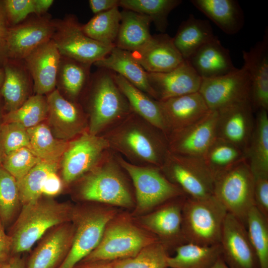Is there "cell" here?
I'll use <instances>...</instances> for the list:
<instances>
[{"label":"cell","mask_w":268,"mask_h":268,"mask_svg":"<svg viewBox=\"0 0 268 268\" xmlns=\"http://www.w3.org/2000/svg\"><path fill=\"white\" fill-rule=\"evenodd\" d=\"M132 164L161 168L169 152L166 135L132 112L101 134Z\"/></svg>","instance_id":"6da1fadb"},{"label":"cell","mask_w":268,"mask_h":268,"mask_svg":"<svg viewBox=\"0 0 268 268\" xmlns=\"http://www.w3.org/2000/svg\"><path fill=\"white\" fill-rule=\"evenodd\" d=\"M74 206L50 198L22 205L10 233L12 255L29 251L51 228L71 221Z\"/></svg>","instance_id":"7a4b0ae2"},{"label":"cell","mask_w":268,"mask_h":268,"mask_svg":"<svg viewBox=\"0 0 268 268\" xmlns=\"http://www.w3.org/2000/svg\"><path fill=\"white\" fill-rule=\"evenodd\" d=\"M124 172L114 152L109 149L94 168L79 179V199L116 207H134L135 201Z\"/></svg>","instance_id":"3957f363"},{"label":"cell","mask_w":268,"mask_h":268,"mask_svg":"<svg viewBox=\"0 0 268 268\" xmlns=\"http://www.w3.org/2000/svg\"><path fill=\"white\" fill-rule=\"evenodd\" d=\"M89 89L88 131L101 135L133 111L114 78V72L99 70L91 74Z\"/></svg>","instance_id":"277c9868"},{"label":"cell","mask_w":268,"mask_h":268,"mask_svg":"<svg viewBox=\"0 0 268 268\" xmlns=\"http://www.w3.org/2000/svg\"><path fill=\"white\" fill-rule=\"evenodd\" d=\"M157 241L160 240L141 227L133 216L118 212L108 223L97 247L82 261L113 262L132 257Z\"/></svg>","instance_id":"5b68a950"},{"label":"cell","mask_w":268,"mask_h":268,"mask_svg":"<svg viewBox=\"0 0 268 268\" xmlns=\"http://www.w3.org/2000/svg\"><path fill=\"white\" fill-rule=\"evenodd\" d=\"M74 206V232L67 257L58 268H73L99 244L108 223L119 212L116 207L95 203Z\"/></svg>","instance_id":"8992f818"},{"label":"cell","mask_w":268,"mask_h":268,"mask_svg":"<svg viewBox=\"0 0 268 268\" xmlns=\"http://www.w3.org/2000/svg\"><path fill=\"white\" fill-rule=\"evenodd\" d=\"M114 154L120 165L130 177L134 189L133 216L143 215L173 199L186 196L180 188L166 177L160 168L134 165L119 154Z\"/></svg>","instance_id":"52a82bcc"},{"label":"cell","mask_w":268,"mask_h":268,"mask_svg":"<svg viewBox=\"0 0 268 268\" xmlns=\"http://www.w3.org/2000/svg\"><path fill=\"white\" fill-rule=\"evenodd\" d=\"M227 213L225 208L213 195L202 199L186 197L182 211L185 241L202 246L220 244Z\"/></svg>","instance_id":"ba28073f"},{"label":"cell","mask_w":268,"mask_h":268,"mask_svg":"<svg viewBox=\"0 0 268 268\" xmlns=\"http://www.w3.org/2000/svg\"><path fill=\"white\" fill-rule=\"evenodd\" d=\"M254 187V175L245 159L214 178L213 195L246 227L248 213L255 206Z\"/></svg>","instance_id":"9c48e42d"},{"label":"cell","mask_w":268,"mask_h":268,"mask_svg":"<svg viewBox=\"0 0 268 268\" xmlns=\"http://www.w3.org/2000/svg\"><path fill=\"white\" fill-rule=\"evenodd\" d=\"M160 168L166 177L187 197L202 199L213 195L214 179L202 157L169 151Z\"/></svg>","instance_id":"30bf717a"},{"label":"cell","mask_w":268,"mask_h":268,"mask_svg":"<svg viewBox=\"0 0 268 268\" xmlns=\"http://www.w3.org/2000/svg\"><path fill=\"white\" fill-rule=\"evenodd\" d=\"M54 21L55 30L51 39L61 56L93 65L106 57L115 47L102 44L88 37L73 14L54 19Z\"/></svg>","instance_id":"8fae6325"},{"label":"cell","mask_w":268,"mask_h":268,"mask_svg":"<svg viewBox=\"0 0 268 268\" xmlns=\"http://www.w3.org/2000/svg\"><path fill=\"white\" fill-rule=\"evenodd\" d=\"M107 140L101 135L85 131L69 141L61 158L63 180L69 184L94 168L109 150Z\"/></svg>","instance_id":"7c38bea8"},{"label":"cell","mask_w":268,"mask_h":268,"mask_svg":"<svg viewBox=\"0 0 268 268\" xmlns=\"http://www.w3.org/2000/svg\"><path fill=\"white\" fill-rule=\"evenodd\" d=\"M251 84L246 67L212 78H201L199 92L210 110L218 111L250 99Z\"/></svg>","instance_id":"4fadbf2b"},{"label":"cell","mask_w":268,"mask_h":268,"mask_svg":"<svg viewBox=\"0 0 268 268\" xmlns=\"http://www.w3.org/2000/svg\"><path fill=\"white\" fill-rule=\"evenodd\" d=\"M55 30L54 19L48 13L33 14L21 22L8 29L5 40L9 56L24 60L37 48L51 40Z\"/></svg>","instance_id":"5bb4252c"},{"label":"cell","mask_w":268,"mask_h":268,"mask_svg":"<svg viewBox=\"0 0 268 268\" xmlns=\"http://www.w3.org/2000/svg\"><path fill=\"white\" fill-rule=\"evenodd\" d=\"M187 196L173 199L154 210L134 218L143 228L156 236L168 249L186 243L182 232V211Z\"/></svg>","instance_id":"9a60e30c"},{"label":"cell","mask_w":268,"mask_h":268,"mask_svg":"<svg viewBox=\"0 0 268 268\" xmlns=\"http://www.w3.org/2000/svg\"><path fill=\"white\" fill-rule=\"evenodd\" d=\"M218 114L210 110L204 117L167 135L169 151L184 155L202 157L216 137Z\"/></svg>","instance_id":"2e32d148"},{"label":"cell","mask_w":268,"mask_h":268,"mask_svg":"<svg viewBox=\"0 0 268 268\" xmlns=\"http://www.w3.org/2000/svg\"><path fill=\"white\" fill-rule=\"evenodd\" d=\"M46 97L48 126L55 137L69 141L88 130L84 113L78 103L67 99L56 88Z\"/></svg>","instance_id":"e0dca14e"},{"label":"cell","mask_w":268,"mask_h":268,"mask_svg":"<svg viewBox=\"0 0 268 268\" xmlns=\"http://www.w3.org/2000/svg\"><path fill=\"white\" fill-rule=\"evenodd\" d=\"M220 244L222 257L230 268H260L246 227L228 212L224 221Z\"/></svg>","instance_id":"ac0fdd59"},{"label":"cell","mask_w":268,"mask_h":268,"mask_svg":"<svg viewBox=\"0 0 268 268\" xmlns=\"http://www.w3.org/2000/svg\"><path fill=\"white\" fill-rule=\"evenodd\" d=\"M216 111V137L237 146L245 152L255 120L250 99L235 103Z\"/></svg>","instance_id":"d6986e66"},{"label":"cell","mask_w":268,"mask_h":268,"mask_svg":"<svg viewBox=\"0 0 268 268\" xmlns=\"http://www.w3.org/2000/svg\"><path fill=\"white\" fill-rule=\"evenodd\" d=\"M73 232L71 221L51 228L39 240L25 268H58L69 251Z\"/></svg>","instance_id":"ffe728a7"},{"label":"cell","mask_w":268,"mask_h":268,"mask_svg":"<svg viewBox=\"0 0 268 268\" xmlns=\"http://www.w3.org/2000/svg\"><path fill=\"white\" fill-rule=\"evenodd\" d=\"M244 66L249 74L250 100L254 111H268V32L249 51H243Z\"/></svg>","instance_id":"44dd1931"},{"label":"cell","mask_w":268,"mask_h":268,"mask_svg":"<svg viewBox=\"0 0 268 268\" xmlns=\"http://www.w3.org/2000/svg\"><path fill=\"white\" fill-rule=\"evenodd\" d=\"M61 58V54L51 39L24 59L33 79L34 94L46 95L56 89Z\"/></svg>","instance_id":"7402d4cb"},{"label":"cell","mask_w":268,"mask_h":268,"mask_svg":"<svg viewBox=\"0 0 268 268\" xmlns=\"http://www.w3.org/2000/svg\"><path fill=\"white\" fill-rule=\"evenodd\" d=\"M147 75L157 100L198 92L201 81V78L187 60L170 71L147 72Z\"/></svg>","instance_id":"603a6c76"},{"label":"cell","mask_w":268,"mask_h":268,"mask_svg":"<svg viewBox=\"0 0 268 268\" xmlns=\"http://www.w3.org/2000/svg\"><path fill=\"white\" fill-rule=\"evenodd\" d=\"M131 53L149 73L170 71L185 61L174 45L173 38L166 34L152 36L144 47Z\"/></svg>","instance_id":"cb8c5ba5"},{"label":"cell","mask_w":268,"mask_h":268,"mask_svg":"<svg viewBox=\"0 0 268 268\" xmlns=\"http://www.w3.org/2000/svg\"><path fill=\"white\" fill-rule=\"evenodd\" d=\"M158 101L167 135L193 124L210 111L199 91Z\"/></svg>","instance_id":"d4e9b609"},{"label":"cell","mask_w":268,"mask_h":268,"mask_svg":"<svg viewBox=\"0 0 268 268\" xmlns=\"http://www.w3.org/2000/svg\"><path fill=\"white\" fill-rule=\"evenodd\" d=\"M187 61L201 78H212L234 71L229 50L215 36L199 49Z\"/></svg>","instance_id":"484cf974"},{"label":"cell","mask_w":268,"mask_h":268,"mask_svg":"<svg viewBox=\"0 0 268 268\" xmlns=\"http://www.w3.org/2000/svg\"><path fill=\"white\" fill-rule=\"evenodd\" d=\"M99 68L110 70L156 99L147 78V72L134 58L131 52L114 47L104 58L93 64Z\"/></svg>","instance_id":"4316f807"},{"label":"cell","mask_w":268,"mask_h":268,"mask_svg":"<svg viewBox=\"0 0 268 268\" xmlns=\"http://www.w3.org/2000/svg\"><path fill=\"white\" fill-rule=\"evenodd\" d=\"M13 60L12 63L4 67L5 78L0 88L9 112L22 106L33 92V79L24 60Z\"/></svg>","instance_id":"83f0119b"},{"label":"cell","mask_w":268,"mask_h":268,"mask_svg":"<svg viewBox=\"0 0 268 268\" xmlns=\"http://www.w3.org/2000/svg\"><path fill=\"white\" fill-rule=\"evenodd\" d=\"M91 65L61 56L56 88L67 99L77 103L89 83Z\"/></svg>","instance_id":"f1b7e54d"},{"label":"cell","mask_w":268,"mask_h":268,"mask_svg":"<svg viewBox=\"0 0 268 268\" xmlns=\"http://www.w3.org/2000/svg\"><path fill=\"white\" fill-rule=\"evenodd\" d=\"M191 2L226 34H236L244 25L243 12L236 0H192Z\"/></svg>","instance_id":"f546056e"},{"label":"cell","mask_w":268,"mask_h":268,"mask_svg":"<svg viewBox=\"0 0 268 268\" xmlns=\"http://www.w3.org/2000/svg\"><path fill=\"white\" fill-rule=\"evenodd\" d=\"M114 78L133 112L163 132L167 136V131L158 101L114 72Z\"/></svg>","instance_id":"4dcf8cb0"},{"label":"cell","mask_w":268,"mask_h":268,"mask_svg":"<svg viewBox=\"0 0 268 268\" xmlns=\"http://www.w3.org/2000/svg\"><path fill=\"white\" fill-rule=\"evenodd\" d=\"M115 47L129 51L139 50L152 39L150 32L151 20L146 16L135 12L124 9Z\"/></svg>","instance_id":"1f68e13d"},{"label":"cell","mask_w":268,"mask_h":268,"mask_svg":"<svg viewBox=\"0 0 268 268\" xmlns=\"http://www.w3.org/2000/svg\"><path fill=\"white\" fill-rule=\"evenodd\" d=\"M215 36L208 20L197 18L191 14L180 25L173 41L183 59L187 60Z\"/></svg>","instance_id":"d6a6232c"},{"label":"cell","mask_w":268,"mask_h":268,"mask_svg":"<svg viewBox=\"0 0 268 268\" xmlns=\"http://www.w3.org/2000/svg\"><path fill=\"white\" fill-rule=\"evenodd\" d=\"M245 154L254 176L268 175V110L256 111L254 130Z\"/></svg>","instance_id":"836d02e7"},{"label":"cell","mask_w":268,"mask_h":268,"mask_svg":"<svg viewBox=\"0 0 268 268\" xmlns=\"http://www.w3.org/2000/svg\"><path fill=\"white\" fill-rule=\"evenodd\" d=\"M175 250V255L167 258L169 268H210L222 256L220 244L202 246L186 242Z\"/></svg>","instance_id":"e575fe53"},{"label":"cell","mask_w":268,"mask_h":268,"mask_svg":"<svg viewBox=\"0 0 268 268\" xmlns=\"http://www.w3.org/2000/svg\"><path fill=\"white\" fill-rule=\"evenodd\" d=\"M28 149L42 161L59 163L69 141L57 138L46 124L41 123L27 129Z\"/></svg>","instance_id":"d590c367"},{"label":"cell","mask_w":268,"mask_h":268,"mask_svg":"<svg viewBox=\"0 0 268 268\" xmlns=\"http://www.w3.org/2000/svg\"><path fill=\"white\" fill-rule=\"evenodd\" d=\"M202 158L213 179L246 159L245 151L237 146L216 137Z\"/></svg>","instance_id":"8d00e7d4"},{"label":"cell","mask_w":268,"mask_h":268,"mask_svg":"<svg viewBox=\"0 0 268 268\" xmlns=\"http://www.w3.org/2000/svg\"><path fill=\"white\" fill-rule=\"evenodd\" d=\"M121 19V13L118 7H116L95 14L81 27L91 39L105 45L115 46Z\"/></svg>","instance_id":"74e56055"},{"label":"cell","mask_w":268,"mask_h":268,"mask_svg":"<svg viewBox=\"0 0 268 268\" xmlns=\"http://www.w3.org/2000/svg\"><path fill=\"white\" fill-rule=\"evenodd\" d=\"M182 2L181 0H120V6L147 17L158 30L164 32L169 13Z\"/></svg>","instance_id":"f35d334b"},{"label":"cell","mask_w":268,"mask_h":268,"mask_svg":"<svg viewBox=\"0 0 268 268\" xmlns=\"http://www.w3.org/2000/svg\"><path fill=\"white\" fill-rule=\"evenodd\" d=\"M21 206L16 180L0 167V219L4 228L14 221Z\"/></svg>","instance_id":"ab89813d"},{"label":"cell","mask_w":268,"mask_h":268,"mask_svg":"<svg viewBox=\"0 0 268 268\" xmlns=\"http://www.w3.org/2000/svg\"><path fill=\"white\" fill-rule=\"evenodd\" d=\"M168 250L157 241L146 246L133 257L112 262L113 268H168Z\"/></svg>","instance_id":"60d3db41"},{"label":"cell","mask_w":268,"mask_h":268,"mask_svg":"<svg viewBox=\"0 0 268 268\" xmlns=\"http://www.w3.org/2000/svg\"><path fill=\"white\" fill-rule=\"evenodd\" d=\"M59 168V163L41 161L17 182L22 205L42 197V188L46 177L50 173L57 172Z\"/></svg>","instance_id":"b9f144b4"},{"label":"cell","mask_w":268,"mask_h":268,"mask_svg":"<svg viewBox=\"0 0 268 268\" xmlns=\"http://www.w3.org/2000/svg\"><path fill=\"white\" fill-rule=\"evenodd\" d=\"M48 115V105L46 95L33 94L19 108L9 112L6 123H18L26 129L34 127L46 120Z\"/></svg>","instance_id":"7bdbcfd3"},{"label":"cell","mask_w":268,"mask_h":268,"mask_svg":"<svg viewBox=\"0 0 268 268\" xmlns=\"http://www.w3.org/2000/svg\"><path fill=\"white\" fill-rule=\"evenodd\" d=\"M246 228L260 268H268V219L254 206L248 213Z\"/></svg>","instance_id":"ee69618b"},{"label":"cell","mask_w":268,"mask_h":268,"mask_svg":"<svg viewBox=\"0 0 268 268\" xmlns=\"http://www.w3.org/2000/svg\"><path fill=\"white\" fill-rule=\"evenodd\" d=\"M41 161L27 147H22L4 156L2 167L18 182Z\"/></svg>","instance_id":"f6af8a7d"},{"label":"cell","mask_w":268,"mask_h":268,"mask_svg":"<svg viewBox=\"0 0 268 268\" xmlns=\"http://www.w3.org/2000/svg\"><path fill=\"white\" fill-rule=\"evenodd\" d=\"M0 144L4 155L22 147L28 148L27 129L18 123H5L0 129Z\"/></svg>","instance_id":"bcb514c9"},{"label":"cell","mask_w":268,"mask_h":268,"mask_svg":"<svg viewBox=\"0 0 268 268\" xmlns=\"http://www.w3.org/2000/svg\"><path fill=\"white\" fill-rule=\"evenodd\" d=\"M4 4L8 21L13 25L35 13V0H6Z\"/></svg>","instance_id":"7dc6e473"},{"label":"cell","mask_w":268,"mask_h":268,"mask_svg":"<svg viewBox=\"0 0 268 268\" xmlns=\"http://www.w3.org/2000/svg\"><path fill=\"white\" fill-rule=\"evenodd\" d=\"M255 207L268 219V175L254 176Z\"/></svg>","instance_id":"c3c4849f"},{"label":"cell","mask_w":268,"mask_h":268,"mask_svg":"<svg viewBox=\"0 0 268 268\" xmlns=\"http://www.w3.org/2000/svg\"><path fill=\"white\" fill-rule=\"evenodd\" d=\"M4 227L0 219V268L6 264L12 256V240L6 234Z\"/></svg>","instance_id":"681fc988"},{"label":"cell","mask_w":268,"mask_h":268,"mask_svg":"<svg viewBox=\"0 0 268 268\" xmlns=\"http://www.w3.org/2000/svg\"><path fill=\"white\" fill-rule=\"evenodd\" d=\"M57 172L50 173L46 177L42 188V194L51 197L59 194L62 190L63 184Z\"/></svg>","instance_id":"f907efd6"},{"label":"cell","mask_w":268,"mask_h":268,"mask_svg":"<svg viewBox=\"0 0 268 268\" xmlns=\"http://www.w3.org/2000/svg\"><path fill=\"white\" fill-rule=\"evenodd\" d=\"M88 2L95 15L120 6V0H89Z\"/></svg>","instance_id":"816d5d0a"},{"label":"cell","mask_w":268,"mask_h":268,"mask_svg":"<svg viewBox=\"0 0 268 268\" xmlns=\"http://www.w3.org/2000/svg\"><path fill=\"white\" fill-rule=\"evenodd\" d=\"M73 268H113L112 262L81 261Z\"/></svg>","instance_id":"f5cc1de1"},{"label":"cell","mask_w":268,"mask_h":268,"mask_svg":"<svg viewBox=\"0 0 268 268\" xmlns=\"http://www.w3.org/2000/svg\"><path fill=\"white\" fill-rule=\"evenodd\" d=\"M54 1L53 0H35V14L41 16L47 14Z\"/></svg>","instance_id":"db71d44e"},{"label":"cell","mask_w":268,"mask_h":268,"mask_svg":"<svg viewBox=\"0 0 268 268\" xmlns=\"http://www.w3.org/2000/svg\"><path fill=\"white\" fill-rule=\"evenodd\" d=\"M25 263L21 255H14L6 264L0 268H25Z\"/></svg>","instance_id":"11a10c76"},{"label":"cell","mask_w":268,"mask_h":268,"mask_svg":"<svg viewBox=\"0 0 268 268\" xmlns=\"http://www.w3.org/2000/svg\"><path fill=\"white\" fill-rule=\"evenodd\" d=\"M210 268H230L224 262L222 256Z\"/></svg>","instance_id":"9f6ffc18"},{"label":"cell","mask_w":268,"mask_h":268,"mask_svg":"<svg viewBox=\"0 0 268 268\" xmlns=\"http://www.w3.org/2000/svg\"><path fill=\"white\" fill-rule=\"evenodd\" d=\"M7 20L8 21V19L5 9L2 10L0 9V26L6 27Z\"/></svg>","instance_id":"6f0895ef"},{"label":"cell","mask_w":268,"mask_h":268,"mask_svg":"<svg viewBox=\"0 0 268 268\" xmlns=\"http://www.w3.org/2000/svg\"><path fill=\"white\" fill-rule=\"evenodd\" d=\"M8 28L6 27L0 26V44L5 42Z\"/></svg>","instance_id":"680465c9"},{"label":"cell","mask_w":268,"mask_h":268,"mask_svg":"<svg viewBox=\"0 0 268 268\" xmlns=\"http://www.w3.org/2000/svg\"><path fill=\"white\" fill-rule=\"evenodd\" d=\"M5 78V72L4 67L0 68V88H1Z\"/></svg>","instance_id":"91938a15"},{"label":"cell","mask_w":268,"mask_h":268,"mask_svg":"<svg viewBox=\"0 0 268 268\" xmlns=\"http://www.w3.org/2000/svg\"><path fill=\"white\" fill-rule=\"evenodd\" d=\"M4 156V155L3 153V151L0 144V164L1 163V162H2L3 161Z\"/></svg>","instance_id":"94428289"},{"label":"cell","mask_w":268,"mask_h":268,"mask_svg":"<svg viewBox=\"0 0 268 268\" xmlns=\"http://www.w3.org/2000/svg\"></svg>","instance_id":"6125c7cd"},{"label":"cell","mask_w":268,"mask_h":268,"mask_svg":"<svg viewBox=\"0 0 268 268\" xmlns=\"http://www.w3.org/2000/svg\"></svg>","instance_id":"be15d7a7"}]
</instances>
